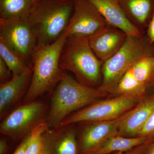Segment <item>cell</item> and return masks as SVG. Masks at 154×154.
Listing matches in <instances>:
<instances>
[{
  "label": "cell",
  "mask_w": 154,
  "mask_h": 154,
  "mask_svg": "<svg viewBox=\"0 0 154 154\" xmlns=\"http://www.w3.org/2000/svg\"><path fill=\"white\" fill-rule=\"evenodd\" d=\"M148 38L128 36L124 44L116 53L103 63L102 81L99 88L105 93H114L119 80L138 60L154 55Z\"/></svg>",
  "instance_id": "5b68a950"
},
{
  "label": "cell",
  "mask_w": 154,
  "mask_h": 154,
  "mask_svg": "<svg viewBox=\"0 0 154 154\" xmlns=\"http://www.w3.org/2000/svg\"><path fill=\"white\" fill-rule=\"evenodd\" d=\"M0 57L5 62L13 75L20 74L31 69L27 62L1 38Z\"/></svg>",
  "instance_id": "ffe728a7"
},
{
  "label": "cell",
  "mask_w": 154,
  "mask_h": 154,
  "mask_svg": "<svg viewBox=\"0 0 154 154\" xmlns=\"http://www.w3.org/2000/svg\"><path fill=\"white\" fill-rule=\"evenodd\" d=\"M103 63L91 48L89 37L67 38L60 57V66L63 70L71 72L80 82L94 88L102 83Z\"/></svg>",
  "instance_id": "277c9868"
},
{
  "label": "cell",
  "mask_w": 154,
  "mask_h": 154,
  "mask_svg": "<svg viewBox=\"0 0 154 154\" xmlns=\"http://www.w3.org/2000/svg\"><path fill=\"white\" fill-rule=\"evenodd\" d=\"M32 75V69L13 75L12 79L0 85L1 119L17 105L28 92Z\"/></svg>",
  "instance_id": "30bf717a"
},
{
  "label": "cell",
  "mask_w": 154,
  "mask_h": 154,
  "mask_svg": "<svg viewBox=\"0 0 154 154\" xmlns=\"http://www.w3.org/2000/svg\"><path fill=\"white\" fill-rule=\"evenodd\" d=\"M105 19L108 25L118 28L128 36L143 37L142 30L129 21L118 0H87Z\"/></svg>",
  "instance_id": "7c38bea8"
},
{
  "label": "cell",
  "mask_w": 154,
  "mask_h": 154,
  "mask_svg": "<svg viewBox=\"0 0 154 154\" xmlns=\"http://www.w3.org/2000/svg\"><path fill=\"white\" fill-rule=\"evenodd\" d=\"M147 27V38L152 43H154V12Z\"/></svg>",
  "instance_id": "4316f807"
},
{
  "label": "cell",
  "mask_w": 154,
  "mask_h": 154,
  "mask_svg": "<svg viewBox=\"0 0 154 154\" xmlns=\"http://www.w3.org/2000/svg\"><path fill=\"white\" fill-rule=\"evenodd\" d=\"M46 108L41 102L24 103L5 117L0 125L1 133L15 139L27 136L44 121Z\"/></svg>",
  "instance_id": "52a82bcc"
},
{
  "label": "cell",
  "mask_w": 154,
  "mask_h": 154,
  "mask_svg": "<svg viewBox=\"0 0 154 154\" xmlns=\"http://www.w3.org/2000/svg\"><path fill=\"white\" fill-rule=\"evenodd\" d=\"M74 0H38L26 18L32 28L36 46L48 45L58 38L68 24Z\"/></svg>",
  "instance_id": "3957f363"
},
{
  "label": "cell",
  "mask_w": 154,
  "mask_h": 154,
  "mask_svg": "<svg viewBox=\"0 0 154 154\" xmlns=\"http://www.w3.org/2000/svg\"><path fill=\"white\" fill-rule=\"evenodd\" d=\"M154 113V94L142 98L132 109L122 115L119 127V135L137 136Z\"/></svg>",
  "instance_id": "8fae6325"
},
{
  "label": "cell",
  "mask_w": 154,
  "mask_h": 154,
  "mask_svg": "<svg viewBox=\"0 0 154 154\" xmlns=\"http://www.w3.org/2000/svg\"><path fill=\"white\" fill-rule=\"evenodd\" d=\"M130 69L137 79L147 86L154 77V55L141 58L134 63Z\"/></svg>",
  "instance_id": "44dd1931"
},
{
  "label": "cell",
  "mask_w": 154,
  "mask_h": 154,
  "mask_svg": "<svg viewBox=\"0 0 154 154\" xmlns=\"http://www.w3.org/2000/svg\"><path fill=\"white\" fill-rule=\"evenodd\" d=\"M146 154H154V140L149 146Z\"/></svg>",
  "instance_id": "f1b7e54d"
},
{
  "label": "cell",
  "mask_w": 154,
  "mask_h": 154,
  "mask_svg": "<svg viewBox=\"0 0 154 154\" xmlns=\"http://www.w3.org/2000/svg\"><path fill=\"white\" fill-rule=\"evenodd\" d=\"M153 140L145 137H126L116 135L109 138L96 148L87 153L109 154L116 152H124Z\"/></svg>",
  "instance_id": "e0dca14e"
},
{
  "label": "cell",
  "mask_w": 154,
  "mask_h": 154,
  "mask_svg": "<svg viewBox=\"0 0 154 154\" xmlns=\"http://www.w3.org/2000/svg\"><path fill=\"white\" fill-rule=\"evenodd\" d=\"M31 138V132L26 136V137L22 141L13 154H25V151L30 143Z\"/></svg>",
  "instance_id": "484cf974"
},
{
  "label": "cell",
  "mask_w": 154,
  "mask_h": 154,
  "mask_svg": "<svg viewBox=\"0 0 154 154\" xmlns=\"http://www.w3.org/2000/svg\"><path fill=\"white\" fill-rule=\"evenodd\" d=\"M137 136L154 139V113L138 134Z\"/></svg>",
  "instance_id": "603a6c76"
},
{
  "label": "cell",
  "mask_w": 154,
  "mask_h": 154,
  "mask_svg": "<svg viewBox=\"0 0 154 154\" xmlns=\"http://www.w3.org/2000/svg\"><path fill=\"white\" fill-rule=\"evenodd\" d=\"M131 23L142 30L147 27L154 12V0H118Z\"/></svg>",
  "instance_id": "9a60e30c"
},
{
  "label": "cell",
  "mask_w": 154,
  "mask_h": 154,
  "mask_svg": "<svg viewBox=\"0 0 154 154\" xmlns=\"http://www.w3.org/2000/svg\"><path fill=\"white\" fill-rule=\"evenodd\" d=\"M141 99L119 96L112 99L97 101L69 116L57 128L75 123L107 121L117 119L132 109Z\"/></svg>",
  "instance_id": "8992f818"
},
{
  "label": "cell",
  "mask_w": 154,
  "mask_h": 154,
  "mask_svg": "<svg viewBox=\"0 0 154 154\" xmlns=\"http://www.w3.org/2000/svg\"><path fill=\"white\" fill-rule=\"evenodd\" d=\"M106 93L77 82L63 73L53 94L46 122L48 127L56 128L72 112L97 102Z\"/></svg>",
  "instance_id": "6da1fadb"
},
{
  "label": "cell",
  "mask_w": 154,
  "mask_h": 154,
  "mask_svg": "<svg viewBox=\"0 0 154 154\" xmlns=\"http://www.w3.org/2000/svg\"><path fill=\"white\" fill-rule=\"evenodd\" d=\"M127 36L123 31L109 25L90 36L89 42L97 57L104 63L121 48Z\"/></svg>",
  "instance_id": "4fadbf2b"
},
{
  "label": "cell",
  "mask_w": 154,
  "mask_h": 154,
  "mask_svg": "<svg viewBox=\"0 0 154 154\" xmlns=\"http://www.w3.org/2000/svg\"><path fill=\"white\" fill-rule=\"evenodd\" d=\"M47 123L42 121L31 132V138L25 154H40L45 145V134L47 130Z\"/></svg>",
  "instance_id": "7402d4cb"
},
{
  "label": "cell",
  "mask_w": 154,
  "mask_h": 154,
  "mask_svg": "<svg viewBox=\"0 0 154 154\" xmlns=\"http://www.w3.org/2000/svg\"><path fill=\"white\" fill-rule=\"evenodd\" d=\"M67 37L64 31L51 44L36 46L31 58L32 75L24 103L33 102L57 85L64 71L59 65L60 57Z\"/></svg>",
  "instance_id": "7a4b0ae2"
},
{
  "label": "cell",
  "mask_w": 154,
  "mask_h": 154,
  "mask_svg": "<svg viewBox=\"0 0 154 154\" xmlns=\"http://www.w3.org/2000/svg\"><path fill=\"white\" fill-rule=\"evenodd\" d=\"M13 74L8 67L2 58L0 57V81L1 83L6 82L11 80Z\"/></svg>",
  "instance_id": "cb8c5ba5"
},
{
  "label": "cell",
  "mask_w": 154,
  "mask_h": 154,
  "mask_svg": "<svg viewBox=\"0 0 154 154\" xmlns=\"http://www.w3.org/2000/svg\"><path fill=\"white\" fill-rule=\"evenodd\" d=\"M84 154H96L92 153H85Z\"/></svg>",
  "instance_id": "4dcf8cb0"
},
{
  "label": "cell",
  "mask_w": 154,
  "mask_h": 154,
  "mask_svg": "<svg viewBox=\"0 0 154 154\" xmlns=\"http://www.w3.org/2000/svg\"><path fill=\"white\" fill-rule=\"evenodd\" d=\"M153 141L154 140L149 141L147 142L136 147L130 150L124 152L119 153V154H146L149 146Z\"/></svg>",
  "instance_id": "d4e9b609"
},
{
  "label": "cell",
  "mask_w": 154,
  "mask_h": 154,
  "mask_svg": "<svg viewBox=\"0 0 154 154\" xmlns=\"http://www.w3.org/2000/svg\"><path fill=\"white\" fill-rule=\"evenodd\" d=\"M38 0H0V19L26 18Z\"/></svg>",
  "instance_id": "ac0fdd59"
},
{
  "label": "cell",
  "mask_w": 154,
  "mask_h": 154,
  "mask_svg": "<svg viewBox=\"0 0 154 154\" xmlns=\"http://www.w3.org/2000/svg\"><path fill=\"white\" fill-rule=\"evenodd\" d=\"M68 126L57 128V132L54 133L48 140L45 137V145L49 154H77V145L74 130Z\"/></svg>",
  "instance_id": "2e32d148"
},
{
  "label": "cell",
  "mask_w": 154,
  "mask_h": 154,
  "mask_svg": "<svg viewBox=\"0 0 154 154\" xmlns=\"http://www.w3.org/2000/svg\"><path fill=\"white\" fill-rule=\"evenodd\" d=\"M0 38L18 53L31 67V58L36 47V41L26 18L0 19Z\"/></svg>",
  "instance_id": "ba28073f"
},
{
  "label": "cell",
  "mask_w": 154,
  "mask_h": 154,
  "mask_svg": "<svg viewBox=\"0 0 154 154\" xmlns=\"http://www.w3.org/2000/svg\"><path fill=\"white\" fill-rule=\"evenodd\" d=\"M154 81V78H153V80H152V81Z\"/></svg>",
  "instance_id": "1f68e13d"
},
{
  "label": "cell",
  "mask_w": 154,
  "mask_h": 154,
  "mask_svg": "<svg viewBox=\"0 0 154 154\" xmlns=\"http://www.w3.org/2000/svg\"><path fill=\"white\" fill-rule=\"evenodd\" d=\"M109 25L87 0H74L71 17L65 30L67 38L74 36L89 37Z\"/></svg>",
  "instance_id": "9c48e42d"
},
{
  "label": "cell",
  "mask_w": 154,
  "mask_h": 154,
  "mask_svg": "<svg viewBox=\"0 0 154 154\" xmlns=\"http://www.w3.org/2000/svg\"><path fill=\"white\" fill-rule=\"evenodd\" d=\"M121 117L110 121L84 123L87 124L81 135L82 152L85 154L91 151L109 138L118 135Z\"/></svg>",
  "instance_id": "5bb4252c"
},
{
  "label": "cell",
  "mask_w": 154,
  "mask_h": 154,
  "mask_svg": "<svg viewBox=\"0 0 154 154\" xmlns=\"http://www.w3.org/2000/svg\"><path fill=\"white\" fill-rule=\"evenodd\" d=\"M8 145L5 140H0V154H6L8 151Z\"/></svg>",
  "instance_id": "83f0119b"
},
{
  "label": "cell",
  "mask_w": 154,
  "mask_h": 154,
  "mask_svg": "<svg viewBox=\"0 0 154 154\" xmlns=\"http://www.w3.org/2000/svg\"><path fill=\"white\" fill-rule=\"evenodd\" d=\"M40 154H49L47 148L45 146V145H44V148H43V149H42V151Z\"/></svg>",
  "instance_id": "f546056e"
},
{
  "label": "cell",
  "mask_w": 154,
  "mask_h": 154,
  "mask_svg": "<svg viewBox=\"0 0 154 154\" xmlns=\"http://www.w3.org/2000/svg\"><path fill=\"white\" fill-rule=\"evenodd\" d=\"M147 87L135 78L129 69L119 80L115 93L119 96L142 98Z\"/></svg>",
  "instance_id": "d6986e66"
}]
</instances>
